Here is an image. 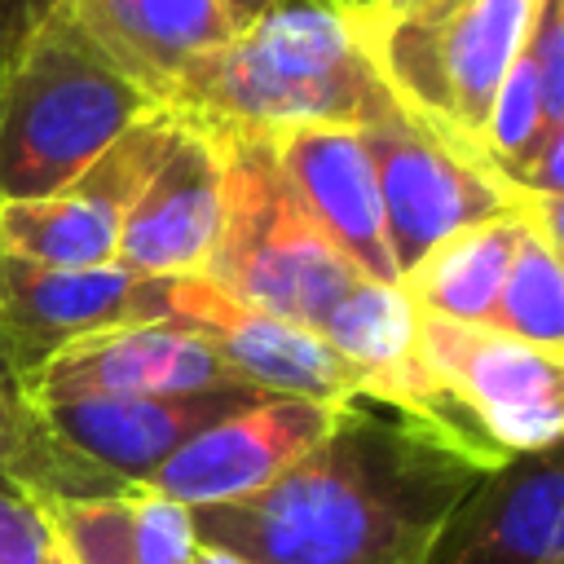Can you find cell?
<instances>
[{"label": "cell", "mask_w": 564, "mask_h": 564, "mask_svg": "<svg viewBox=\"0 0 564 564\" xmlns=\"http://www.w3.org/2000/svg\"><path fill=\"white\" fill-rule=\"evenodd\" d=\"M498 458L370 397L269 489L198 507L194 533L242 564H427L449 511Z\"/></svg>", "instance_id": "obj_1"}, {"label": "cell", "mask_w": 564, "mask_h": 564, "mask_svg": "<svg viewBox=\"0 0 564 564\" xmlns=\"http://www.w3.org/2000/svg\"><path fill=\"white\" fill-rule=\"evenodd\" d=\"M388 106L392 93L335 0H269L247 31L198 57L163 101L207 137L366 128Z\"/></svg>", "instance_id": "obj_2"}, {"label": "cell", "mask_w": 564, "mask_h": 564, "mask_svg": "<svg viewBox=\"0 0 564 564\" xmlns=\"http://www.w3.org/2000/svg\"><path fill=\"white\" fill-rule=\"evenodd\" d=\"M159 101L57 4L0 88V203L70 185Z\"/></svg>", "instance_id": "obj_3"}, {"label": "cell", "mask_w": 564, "mask_h": 564, "mask_svg": "<svg viewBox=\"0 0 564 564\" xmlns=\"http://www.w3.org/2000/svg\"><path fill=\"white\" fill-rule=\"evenodd\" d=\"M216 141L225 154L220 234L194 278L256 313L317 330L330 304L361 273L308 220L273 159L269 137Z\"/></svg>", "instance_id": "obj_4"}, {"label": "cell", "mask_w": 564, "mask_h": 564, "mask_svg": "<svg viewBox=\"0 0 564 564\" xmlns=\"http://www.w3.org/2000/svg\"><path fill=\"white\" fill-rule=\"evenodd\" d=\"M533 9L538 0H423L352 31L383 88L419 123L471 154Z\"/></svg>", "instance_id": "obj_5"}, {"label": "cell", "mask_w": 564, "mask_h": 564, "mask_svg": "<svg viewBox=\"0 0 564 564\" xmlns=\"http://www.w3.org/2000/svg\"><path fill=\"white\" fill-rule=\"evenodd\" d=\"M419 366L454 427L502 454L560 449L564 436V357L529 348L489 326H458L419 313Z\"/></svg>", "instance_id": "obj_6"}, {"label": "cell", "mask_w": 564, "mask_h": 564, "mask_svg": "<svg viewBox=\"0 0 564 564\" xmlns=\"http://www.w3.org/2000/svg\"><path fill=\"white\" fill-rule=\"evenodd\" d=\"M379 203H383V229L397 273L414 269L436 242L507 220V216H538L551 203H529L516 189H507L494 172H485L471 154L436 137L427 123H419L397 97L388 110H379L361 128Z\"/></svg>", "instance_id": "obj_7"}, {"label": "cell", "mask_w": 564, "mask_h": 564, "mask_svg": "<svg viewBox=\"0 0 564 564\" xmlns=\"http://www.w3.org/2000/svg\"><path fill=\"white\" fill-rule=\"evenodd\" d=\"M167 132L172 110L159 106L57 194L0 203V256L35 269L110 264L119 256L123 216L145 185Z\"/></svg>", "instance_id": "obj_8"}, {"label": "cell", "mask_w": 564, "mask_h": 564, "mask_svg": "<svg viewBox=\"0 0 564 564\" xmlns=\"http://www.w3.org/2000/svg\"><path fill=\"white\" fill-rule=\"evenodd\" d=\"M172 282L176 278H150L119 260L93 269H35L0 256V339L26 379L70 339L172 322Z\"/></svg>", "instance_id": "obj_9"}, {"label": "cell", "mask_w": 564, "mask_h": 564, "mask_svg": "<svg viewBox=\"0 0 564 564\" xmlns=\"http://www.w3.org/2000/svg\"><path fill=\"white\" fill-rule=\"evenodd\" d=\"M339 405L304 397H264L189 436L141 485L189 511L251 498L269 489L282 471H291L330 432Z\"/></svg>", "instance_id": "obj_10"}, {"label": "cell", "mask_w": 564, "mask_h": 564, "mask_svg": "<svg viewBox=\"0 0 564 564\" xmlns=\"http://www.w3.org/2000/svg\"><path fill=\"white\" fill-rule=\"evenodd\" d=\"M247 388L220 352L181 322L115 326L62 344L26 375L31 401L66 397H189Z\"/></svg>", "instance_id": "obj_11"}, {"label": "cell", "mask_w": 564, "mask_h": 564, "mask_svg": "<svg viewBox=\"0 0 564 564\" xmlns=\"http://www.w3.org/2000/svg\"><path fill=\"white\" fill-rule=\"evenodd\" d=\"M172 322L203 335L220 352V361L256 392L304 397L326 405L361 397L357 370L317 330L256 313L194 273L172 282Z\"/></svg>", "instance_id": "obj_12"}, {"label": "cell", "mask_w": 564, "mask_h": 564, "mask_svg": "<svg viewBox=\"0 0 564 564\" xmlns=\"http://www.w3.org/2000/svg\"><path fill=\"white\" fill-rule=\"evenodd\" d=\"M220 141L172 115V132L123 216L115 260L150 278L198 273L220 234Z\"/></svg>", "instance_id": "obj_13"}, {"label": "cell", "mask_w": 564, "mask_h": 564, "mask_svg": "<svg viewBox=\"0 0 564 564\" xmlns=\"http://www.w3.org/2000/svg\"><path fill=\"white\" fill-rule=\"evenodd\" d=\"M564 560L560 449L516 454L449 511L427 564H551Z\"/></svg>", "instance_id": "obj_14"}, {"label": "cell", "mask_w": 564, "mask_h": 564, "mask_svg": "<svg viewBox=\"0 0 564 564\" xmlns=\"http://www.w3.org/2000/svg\"><path fill=\"white\" fill-rule=\"evenodd\" d=\"M273 159L295 189L308 220L322 229V238L370 282H401L388 229H383V203L375 185V167L361 141V128H291L269 137Z\"/></svg>", "instance_id": "obj_15"}, {"label": "cell", "mask_w": 564, "mask_h": 564, "mask_svg": "<svg viewBox=\"0 0 564 564\" xmlns=\"http://www.w3.org/2000/svg\"><path fill=\"white\" fill-rule=\"evenodd\" d=\"M264 397L269 392L256 388H225V392H189V397H66L35 405L62 445L93 458L110 476L141 485L189 436Z\"/></svg>", "instance_id": "obj_16"}, {"label": "cell", "mask_w": 564, "mask_h": 564, "mask_svg": "<svg viewBox=\"0 0 564 564\" xmlns=\"http://www.w3.org/2000/svg\"><path fill=\"white\" fill-rule=\"evenodd\" d=\"M79 31L159 106L234 31L216 0H62Z\"/></svg>", "instance_id": "obj_17"}, {"label": "cell", "mask_w": 564, "mask_h": 564, "mask_svg": "<svg viewBox=\"0 0 564 564\" xmlns=\"http://www.w3.org/2000/svg\"><path fill=\"white\" fill-rule=\"evenodd\" d=\"M128 480L110 476L93 458L75 454L53 436L40 405L26 392L22 370L13 366L0 339V494L26 507L62 502V498H115Z\"/></svg>", "instance_id": "obj_18"}, {"label": "cell", "mask_w": 564, "mask_h": 564, "mask_svg": "<svg viewBox=\"0 0 564 564\" xmlns=\"http://www.w3.org/2000/svg\"><path fill=\"white\" fill-rule=\"evenodd\" d=\"M529 220L533 216H507V220L471 225V229L436 242L414 269L401 273V291L410 295V304L423 317H441V322H458V326H489L507 260Z\"/></svg>", "instance_id": "obj_19"}, {"label": "cell", "mask_w": 564, "mask_h": 564, "mask_svg": "<svg viewBox=\"0 0 564 564\" xmlns=\"http://www.w3.org/2000/svg\"><path fill=\"white\" fill-rule=\"evenodd\" d=\"M489 330L564 357V269H560V203L542 207L516 238Z\"/></svg>", "instance_id": "obj_20"}, {"label": "cell", "mask_w": 564, "mask_h": 564, "mask_svg": "<svg viewBox=\"0 0 564 564\" xmlns=\"http://www.w3.org/2000/svg\"><path fill=\"white\" fill-rule=\"evenodd\" d=\"M123 494H115V498H62V502H44L40 516L48 524L53 546L70 564H132Z\"/></svg>", "instance_id": "obj_21"}, {"label": "cell", "mask_w": 564, "mask_h": 564, "mask_svg": "<svg viewBox=\"0 0 564 564\" xmlns=\"http://www.w3.org/2000/svg\"><path fill=\"white\" fill-rule=\"evenodd\" d=\"M123 507H128L132 564H189L194 560L198 533H194L189 507H181L145 485H128Z\"/></svg>", "instance_id": "obj_22"}, {"label": "cell", "mask_w": 564, "mask_h": 564, "mask_svg": "<svg viewBox=\"0 0 564 564\" xmlns=\"http://www.w3.org/2000/svg\"><path fill=\"white\" fill-rule=\"evenodd\" d=\"M520 53L538 75L546 128H564V0H538Z\"/></svg>", "instance_id": "obj_23"}, {"label": "cell", "mask_w": 564, "mask_h": 564, "mask_svg": "<svg viewBox=\"0 0 564 564\" xmlns=\"http://www.w3.org/2000/svg\"><path fill=\"white\" fill-rule=\"evenodd\" d=\"M48 551H53V538L44 516L0 494V564H44Z\"/></svg>", "instance_id": "obj_24"}, {"label": "cell", "mask_w": 564, "mask_h": 564, "mask_svg": "<svg viewBox=\"0 0 564 564\" xmlns=\"http://www.w3.org/2000/svg\"><path fill=\"white\" fill-rule=\"evenodd\" d=\"M57 4L62 0H0V88L13 70V62L22 57V48L31 44V35L44 26V18Z\"/></svg>", "instance_id": "obj_25"}, {"label": "cell", "mask_w": 564, "mask_h": 564, "mask_svg": "<svg viewBox=\"0 0 564 564\" xmlns=\"http://www.w3.org/2000/svg\"><path fill=\"white\" fill-rule=\"evenodd\" d=\"M216 4H220V13H225V22H229L234 35L247 31V26L269 9V0H216Z\"/></svg>", "instance_id": "obj_26"}, {"label": "cell", "mask_w": 564, "mask_h": 564, "mask_svg": "<svg viewBox=\"0 0 564 564\" xmlns=\"http://www.w3.org/2000/svg\"><path fill=\"white\" fill-rule=\"evenodd\" d=\"M335 4L344 9V18H348L352 26L375 22V18H379V9H383V0H335Z\"/></svg>", "instance_id": "obj_27"}, {"label": "cell", "mask_w": 564, "mask_h": 564, "mask_svg": "<svg viewBox=\"0 0 564 564\" xmlns=\"http://www.w3.org/2000/svg\"><path fill=\"white\" fill-rule=\"evenodd\" d=\"M189 564H242L234 551H225V546H207V542H198V551H194V560Z\"/></svg>", "instance_id": "obj_28"}, {"label": "cell", "mask_w": 564, "mask_h": 564, "mask_svg": "<svg viewBox=\"0 0 564 564\" xmlns=\"http://www.w3.org/2000/svg\"><path fill=\"white\" fill-rule=\"evenodd\" d=\"M414 4H423V0H383V9H379V18H397V13H405V9H414ZM375 18V22H379Z\"/></svg>", "instance_id": "obj_29"}, {"label": "cell", "mask_w": 564, "mask_h": 564, "mask_svg": "<svg viewBox=\"0 0 564 564\" xmlns=\"http://www.w3.org/2000/svg\"><path fill=\"white\" fill-rule=\"evenodd\" d=\"M44 564H70V560H66V555H62V551H57V546H53V551H48V560H44Z\"/></svg>", "instance_id": "obj_30"}, {"label": "cell", "mask_w": 564, "mask_h": 564, "mask_svg": "<svg viewBox=\"0 0 564 564\" xmlns=\"http://www.w3.org/2000/svg\"><path fill=\"white\" fill-rule=\"evenodd\" d=\"M551 564H564V560H551Z\"/></svg>", "instance_id": "obj_31"}]
</instances>
